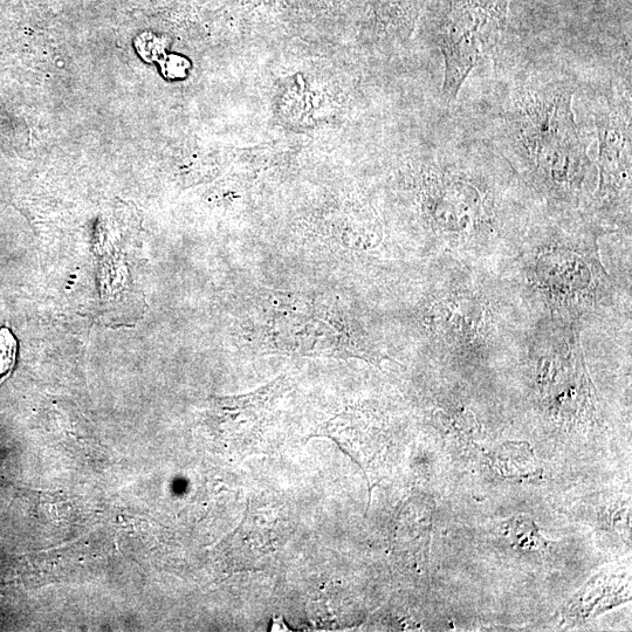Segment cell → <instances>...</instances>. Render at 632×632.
<instances>
[{
  "instance_id": "1",
  "label": "cell",
  "mask_w": 632,
  "mask_h": 632,
  "mask_svg": "<svg viewBox=\"0 0 632 632\" xmlns=\"http://www.w3.org/2000/svg\"><path fill=\"white\" fill-rule=\"evenodd\" d=\"M569 81L531 82L515 88L499 114L506 148L544 180L573 185L589 160L573 112Z\"/></svg>"
},
{
  "instance_id": "9",
  "label": "cell",
  "mask_w": 632,
  "mask_h": 632,
  "mask_svg": "<svg viewBox=\"0 0 632 632\" xmlns=\"http://www.w3.org/2000/svg\"><path fill=\"white\" fill-rule=\"evenodd\" d=\"M511 533L517 545L527 549H542L546 546V541L538 532L537 526L527 518H517L511 524Z\"/></svg>"
},
{
  "instance_id": "3",
  "label": "cell",
  "mask_w": 632,
  "mask_h": 632,
  "mask_svg": "<svg viewBox=\"0 0 632 632\" xmlns=\"http://www.w3.org/2000/svg\"><path fill=\"white\" fill-rule=\"evenodd\" d=\"M508 0H453L439 37L444 58L443 93L455 101L496 38Z\"/></svg>"
},
{
  "instance_id": "6",
  "label": "cell",
  "mask_w": 632,
  "mask_h": 632,
  "mask_svg": "<svg viewBox=\"0 0 632 632\" xmlns=\"http://www.w3.org/2000/svg\"><path fill=\"white\" fill-rule=\"evenodd\" d=\"M280 540L277 520L249 507V513L228 541L235 551L233 568L251 572L269 567L279 551Z\"/></svg>"
},
{
  "instance_id": "2",
  "label": "cell",
  "mask_w": 632,
  "mask_h": 632,
  "mask_svg": "<svg viewBox=\"0 0 632 632\" xmlns=\"http://www.w3.org/2000/svg\"><path fill=\"white\" fill-rule=\"evenodd\" d=\"M243 328L249 346L260 354L372 361V350L346 309L321 295L260 291Z\"/></svg>"
},
{
  "instance_id": "8",
  "label": "cell",
  "mask_w": 632,
  "mask_h": 632,
  "mask_svg": "<svg viewBox=\"0 0 632 632\" xmlns=\"http://www.w3.org/2000/svg\"><path fill=\"white\" fill-rule=\"evenodd\" d=\"M19 342L9 327H0V387L10 379L17 367Z\"/></svg>"
},
{
  "instance_id": "5",
  "label": "cell",
  "mask_w": 632,
  "mask_h": 632,
  "mask_svg": "<svg viewBox=\"0 0 632 632\" xmlns=\"http://www.w3.org/2000/svg\"><path fill=\"white\" fill-rule=\"evenodd\" d=\"M595 122L603 185H621L629 180L631 168L630 102L609 98L607 107L596 113Z\"/></svg>"
},
{
  "instance_id": "4",
  "label": "cell",
  "mask_w": 632,
  "mask_h": 632,
  "mask_svg": "<svg viewBox=\"0 0 632 632\" xmlns=\"http://www.w3.org/2000/svg\"><path fill=\"white\" fill-rule=\"evenodd\" d=\"M285 380L283 375L249 394L211 398L210 422L226 448L239 455H251L260 448L284 393Z\"/></svg>"
},
{
  "instance_id": "7",
  "label": "cell",
  "mask_w": 632,
  "mask_h": 632,
  "mask_svg": "<svg viewBox=\"0 0 632 632\" xmlns=\"http://www.w3.org/2000/svg\"><path fill=\"white\" fill-rule=\"evenodd\" d=\"M340 446L362 469L368 470L375 456L373 439L366 416L359 410H346L326 424L324 434Z\"/></svg>"
}]
</instances>
